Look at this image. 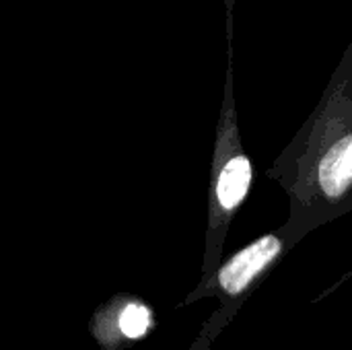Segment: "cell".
<instances>
[{"label":"cell","instance_id":"cell-1","mask_svg":"<svg viewBox=\"0 0 352 350\" xmlns=\"http://www.w3.org/2000/svg\"><path fill=\"white\" fill-rule=\"evenodd\" d=\"M252 182H254V167L241 146L235 107L231 99V87H227V107L221 116L214 163H212V186H210L212 219L214 217L229 219L248 198Z\"/></svg>","mask_w":352,"mask_h":350},{"label":"cell","instance_id":"cell-2","mask_svg":"<svg viewBox=\"0 0 352 350\" xmlns=\"http://www.w3.org/2000/svg\"><path fill=\"white\" fill-rule=\"evenodd\" d=\"M283 241L276 235H264L237 252L219 270V285L227 295L243 293L280 254Z\"/></svg>","mask_w":352,"mask_h":350},{"label":"cell","instance_id":"cell-3","mask_svg":"<svg viewBox=\"0 0 352 350\" xmlns=\"http://www.w3.org/2000/svg\"><path fill=\"white\" fill-rule=\"evenodd\" d=\"M314 179L328 200H340L352 190V128L330 140L314 163Z\"/></svg>","mask_w":352,"mask_h":350},{"label":"cell","instance_id":"cell-4","mask_svg":"<svg viewBox=\"0 0 352 350\" xmlns=\"http://www.w3.org/2000/svg\"><path fill=\"white\" fill-rule=\"evenodd\" d=\"M151 309L144 307L142 303H130L124 307V311L120 314V332L126 338H140L148 332L151 328Z\"/></svg>","mask_w":352,"mask_h":350}]
</instances>
